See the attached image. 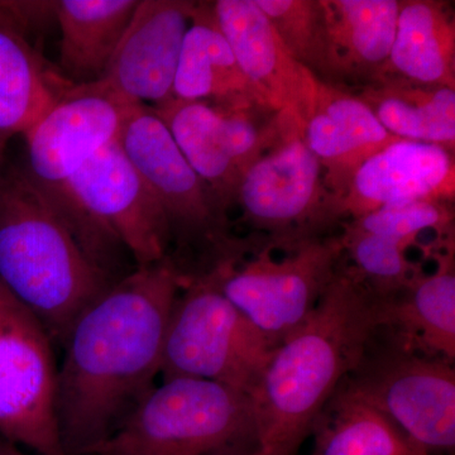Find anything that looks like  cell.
<instances>
[{"instance_id":"cell-1","label":"cell","mask_w":455,"mask_h":455,"mask_svg":"<svg viewBox=\"0 0 455 455\" xmlns=\"http://www.w3.org/2000/svg\"><path fill=\"white\" fill-rule=\"evenodd\" d=\"M181 287L169 259L143 266L116 281L76 320L57 376V424L66 455L92 453L154 390Z\"/></svg>"},{"instance_id":"cell-2","label":"cell","mask_w":455,"mask_h":455,"mask_svg":"<svg viewBox=\"0 0 455 455\" xmlns=\"http://www.w3.org/2000/svg\"><path fill=\"white\" fill-rule=\"evenodd\" d=\"M379 300L341 265L315 309L276 347L252 398L257 443L296 455L379 326Z\"/></svg>"},{"instance_id":"cell-3","label":"cell","mask_w":455,"mask_h":455,"mask_svg":"<svg viewBox=\"0 0 455 455\" xmlns=\"http://www.w3.org/2000/svg\"><path fill=\"white\" fill-rule=\"evenodd\" d=\"M0 283L62 347L84 311L116 283L17 167L0 173Z\"/></svg>"},{"instance_id":"cell-4","label":"cell","mask_w":455,"mask_h":455,"mask_svg":"<svg viewBox=\"0 0 455 455\" xmlns=\"http://www.w3.org/2000/svg\"><path fill=\"white\" fill-rule=\"evenodd\" d=\"M341 262L339 238H233L208 276L272 343H281L315 309Z\"/></svg>"},{"instance_id":"cell-5","label":"cell","mask_w":455,"mask_h":455,"mask_svg":"<svg viewBox=\"0 0 455 455\" xmlns=\"http://www.w3.org/2000/svg\"><path fill=\"white\" fill-rule=\"evenodd\" d=\"M90 259L112 277V245L139 267L169 257L170 235L160 204L123 151L108 143L49 197Z\"/></svg>"},{"instance_id":"cell-6","label":"cell","mask_w":455,"mask_h":455,"mask_svg":"<svg viewBox=\"0 0 455 455\" xmlns=\"http://www.w3.org/2000/svg\"><path fill=\"white\" fill-rule=\"evenodd\" d=\"M257 447L250 395L208 379L172 377L89 455H212Z\"/></svg>"},{"instance_id":"cell-7","label":"cell","mask_w":455,"mask_h":455,"mask_svg":"<svg viewBox=\"0 0 455 455\" xmlns=\"http://www.w3.org/2000/svg\"><path fill=\"white\" fill-rule=\"evenodd\" d=\"M118 142L163 209L171 263L180 274L185 257L197 256L196 277L208 274L233 239L224 206L191 169L152 108L128 110Z\"/></svg>"},{"instance_id":"cell-8","label":"cell","mask_w":455,"mask_h":455,"mask_svg":"<svg viewBox=\"0 0 455 455\" xmlns=\"http://www.w3.org/2000/svg\"><path fill=\"white\" fill-rule=\"evenodd\" d=\"M171 311L164 379L193 377L251 395L276 344L232 304L208 275L185 281Z\"/></svg>"},{"instance_id":"cell-9","label":"cell","mask_w":455,"mask_h":455,"mask_svg":"<svg viewBox=\"0 0 455 455\" xmlns=\"http://www.w3.org/2000/svg\"><path fill=\"white\" fill-rule=\"evenodd\" d=\"M376 331L347 381L431 454L453 451V362L406 348L381 328L379 343Z\"/></svg>"},{"instance_id":"cell-10","label":"cell","mask_w":455,"mask_h":455,"mask_svg":"<svg viewBox=\"0 0 455 455\" xmlns=\"http://www.w3.org/2000/svg\"><path fill=\"white\" fill-rule=\"evenodd\" d=\"M59 368L49 331L0 283V435L37 455H66L56 415Z\"/></svg>"},{"instance_id":"cell-11","label":"cell","mask_w":455,"mask_h":455,"mask_svg":"<svg viewBox=\"0 0 455 455\" xmlns=\"http://www.w3.org/2000/svg\"><path fill=\"white\" fill-rule=\"evenodd\" d=\"M278 116L277 139L244 171L235 203L253 233L322 236L338 218L324 170L305 143L301 122L287 114Z\"/></svg>"},{"instance_id":"cell-12","label":"cell","mask_w":455,"mask_h":455,"mask_svg":"<svg viewBox=\"0 0 455 455\" xmlns=\"http://www.w3.org/2000/svg\"><path fill=\"white\" fill-rule=\"evenodd\" d=\"M191 169L228 212L248 167L276 140L277 113L170 100L152 108Z\"/></svg>"},{"instance_id":"cell-13","label":"cell","mask_w":455,"mask_h":455,"mask_svg":"<svg viewBox=\"0 0 455 455\" xmlns=\"http://www.w3.org/2000/svg\"><path fill=\"white\" fill-rule=\"evenodd\" d=\"M132 107L100 80L71 85L23 134L29 179L47 197L55 196L92 156L118 139Z\"/></svg>"},{"instance_id":"cell-14","label":"cell","mask_w":455,"mask_h":455,"mask_svg":"<svg viewBox=\"0 0 455 455\" xmlns=\"http://www.w3.org/2000/svg\"><path fill=\"white\" fill-rule=\"evenodd\" d=\"M197 2L140 0L100 82L131 106L172 100L180 53Z\"/></svg>"},{"instance_id":"cell-15","label":"cell","mask_w":455,"mask_h":455,"mask_svg":"<svg viewBox=\"0 0 455 455\" xmlns=\"http://www.w3.org/2000/svg\"><path fill=\"white\" fill-rule=\"evenodd\" d=\"M212 8L242 71L268 109L302 124L322 80L290 53L254 0H217Z\"/></svg>"},{"instance_id":"cell-16","label":"cell","mask_w":455,"mask_h":455,"mask_svg":"<svg viewBox=\"0 0 455 455\" xmlns=\"http://www.w3.org/2000/svg\"><path fill=\"white\" fill-rule=\"evenodd\" d=\"M455 193L453 152L442 146L398 139L355 171L338 203V218L363 217L412 202L451 203Z\"/></svg>"},{"instance_id":"cell-17","label":"cell","mask_w":455,"mask_h":455,"mask_svg":"<svg viewBox=\"0 0 455 455\" xmlns=\"http://www.w3.org/2000/svg\"><path fill=\"white\" fill-rule=\"evenodd\" d=\"M302 136L322 164L326 188L337 208L358 167L398 140L361 98L323 80L302 123Z\"/></svg>"},{"instance_id":"cell-18","label":"cell","mask_w":455,"mask_h":455,"mask_svg":"<svg viewBox=\"0 0 455 455\" xmlns=\"http://www.w3.org/2000/svg\"><path fill=\"white\" fill-rule=\"evenodd\" d=\"M31 32L16 2L0 0V156L74 85L33 46Z\"/></svg>"},{"instance_id":"cell-19","label":"cell","mask_w":455,"mask_h":455,"mask_svg":"<svg viewBox=\"0 0 455 455\" xmlns=\"http://www.w3.org/2000/svg\"><path fill=\"white\" fill-rule=\"evenodd\" d=\"M172 99L272 112L236 61L218 25L212 3L197 2L180 53Z\"/></svg>"},{"instance_id":"cell-20","label":"cell","mask_w":455,"mask_h":455,"mask_svg":"<svg viewBox=\"0 0 455 455\" xmlns=\"http://www.w3.org/2000/svg\"><path fill=\"white\" fill-rule=\"evenodd\" d=\"M326 23V80L362 85L381 76L390 57L398 0H322Z\"/></svg>"},{"instance_id":"cell-21","label":"cell","mask_w":455,"mask_h":455,"mask_svg":"<svg viewBox=\"0 0 455 455\" xmlns=\"http://www.w3.org/2000/svg\"><path fill=\"white\" fill-rule=\"evenodd\" d=\"M454 251L439 254L430 274L420 272L405 289L379 300V328L406 348L455 359Z\"/></svg>"},{"instance_id":"cell-22","label":"cell","mask_w":455,"mask_h":455,"mask_svg":"<svg viewBox=\"0 0 455 455\" xmlns=\"http://www.w3.org/2000/svg\"><path fill=\"white\" fill-rule=\"evenodd\" d=\"M381 76L455 88V23L451 5L434 0L400 2L394 44Z\"/></svg>"},{"instance_id":"cell-23","label":"cell","mask_w":455,"mask_h":455,"mask_svg":"<svg viewBox=\"0 0 455 455\" xmlns=\"http://www.w3.org/2000/svg\"><path fill=\"white\" fill-rule=\"evenodd\" d=\"M140 0H59L60 71L74 85L97 83L106 73Z\"/></svg>"},{"instance_id":"cell-24","label":"cell","mask_w":455,"mask_h":455,"mask_svg":"<svg viewBox=\"0 0 455 455\" xmlns=\"http://www.w3.org/2000/svg\"><path fill=\"white\" fill-rule=\"evenodd\" d=\"M311 435L313 455H431L347 379L323 407Z\"/></svg>"},{"instance_id":"cell-25","label":"cell","mask_w":455,"mask_h":455,"mask_svg":"<svg viewBox=\"0 0 455 455\" xmlns=\"http://www.w3.org/2000/svg\"><path fill=\"white\" fill-rule=\"evenodd\" d=\"M355 95L392 136L454 151L455 88L381 76Z\"/></svg>"},{"instance_id":"cell-26","label":"cell","mask_w":455,"mask_h":455,"mask_svg":"<svg viewBox=\"0 0 455 455\" xmlns=\"http://www.w3.org/2000/svg\"><path fill=\"white\" fill-rule=\"evenodd\" d=\"M338 238L341 253L352 262V267L344 266L379 300L396 295L421 272L407 259L409 247L395 239L362 232L348 224Z\"/></svg>"},{"instance_id":"cell-27","label":"cell","mask_w":455,"mask_h":455,"mask_svg":"<svg viewBox=\"0 0 455 455\" xmlns=\"http://www.w3.org/2000/svg\"><path fill=\"white\" fill-rule=\"evenodd\" d=\"M284 46L302 66L326 80V23L322 0H254Z\"/></svg>"},{"instance_id":"cell-28","label":"cell","mask_w":455,"mask_h":455,"mask_svg":"<svg viewBox=\"0 0 455 455\" xmlns=\"http://www.w3.org/2000/svg\"><path fill=\"white\" fill-rule=\"evenodd\" d=\"M451 203L412 202L401 205L386 206L349 221L348 226L395 239L411 248L420 245L419 239L427 232L451 236L453 228Z\"/></svg>"},{"instance_id":"cell-29","label":"cell","mask_w":455,"mask_h":455,"mask_svg":"<svg viewBox=\"0 0 455 455\" xmlns=\"http://www.w3.org/2000/svg\"><path fill=\"white\" fill-rule=\"evenodd\" d=\"M212 455H269L266 454L265 451H260L259 447L251 449H236V451H223V453L212 454Z\"/></svg>"},{"instance_id":"cell-30","label":"cell","mask_w":455,"mask_h":455,"mask_svg":"<svg viewBox=\"0 0 455 455\" xmlns=\"http://www.w3.org/2000/svg\"><path fill=\"white\" fill-rule=\"evenodd\" d=\"M11 444L8 442H0V455H9Z\"/></svg>"},{"instance_id":"cell-31","label":"cell","mask_w":455,"mask_h":455,"mask_svg":"<svg viewBox=\"0 0 455 455\" xmlns=\"http://www.w3.org/2000/svg\"><path fill=\"white\" fill-rule=\"evenodd\" d=\"M9 455H28L20 451L16 445L11 444V449H9Z\"/></svg>"}]
</instances>
